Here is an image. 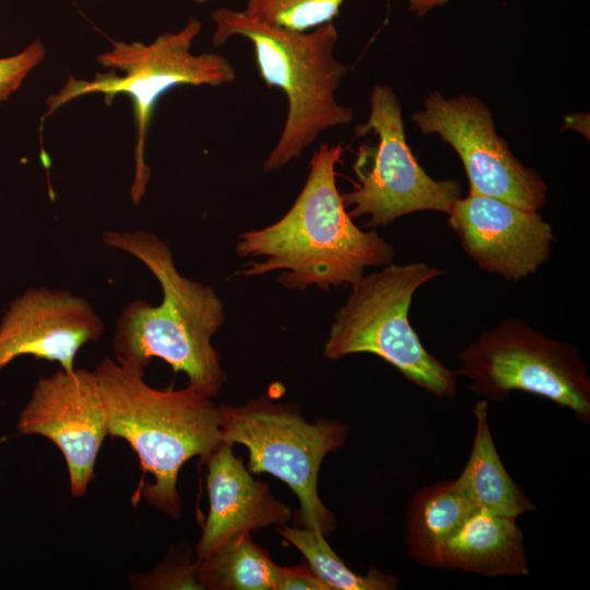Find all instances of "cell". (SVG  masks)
Wrapping results in <instances>:
<instances>
[{
    "instance_id": "obj_1",
    "label": "cell",
    "mask_w": 590,
    "mask_h": 590,
    "mask_svg": "<svg viewBox=\"0 0 590 590\" xmlns=\"http://www.w3.org/2000/svg\"><path fill=\"white\" fill-rule=\"evenodd\" d=\"M341 144L322 143L314 153L306 182L291 209L275 223L240 234V257H260L240 274L263 275L281 270L286 288L352 286L368 267L392 263L394 249L376 232L357 227L335 182Z\"/></svg>"
},
{
    "instance_id": "obj_2",
    "label": "cell",
    "mask_w": 590,
    "mask_h": 590,
    "mask_svg": "<svg viewBox=\"0 0 590 590\" xmlns=\"http://www.w3.org/2000/svg\"><path fill=\"white\" fill-rule=\"evenodd\" d=\"M105 246L140 260L156 278L162 300H133L120 312L113 338L116 359L141 369L161 358L188 378V386L215 397L226 382L213 335L225 321L224 304L215 291L179 273L173 253L157 235L144 231H107Z\"/></svg>"
},
{
    "instance_id": "obj_3",
    "label": "cell",
    "mask_w": 590,
    "mask_h": 590,
    "mask_svg": "<svg viewBox=\"0 0 590 590\" xmlns=\"http://www.w3.org/2000/svg\"><path fill=\"white\" fill-rule=\"evenodd\" d=\"M104 400L108 435L125 439L152 482L137 487L133 504L143 499L172 518L181 516L177 489L182 465L204 460L223 441L220 412L211 399L191 387L157 389L145 370L128 362L104 358L95 368Z\"/></svg>"
},
{
    "instance_id": "obj_4",
    "label": "cell",
    "mask_w": 590,
    "mask_h": 590,
    "mask_svg": "<svg viewBox=\"0 0 590 590\" xmlns=\"http://www.w3.org/2000/svg\"><path fill=\"white\" fill-rule=\"evenodd\" d=\"M212 17L213 46H221L234 36L247 38L253 46L261 79L286 97L285 123L263 163L264 172L298 158L320 132L353 119L352 109L340 105L334 96L347 68L333 55L338 40L333 23L309 32H292L226 8L213 11Z\"/></svg>"
},
{
    "instance_id": "obj_5",
    "label": "cell",
    "mask_w": 590,
    "mask_h": 590,
    "mask_svg": "<svg viewBox=\"0 0 590 590\" xmlns=\"http://www.w3.org/2000/svg\"><path fill=\"white\" fill-rule=\"evenodd\" d=\"M445 270L424 262L387 264L363 275L330 326L323 355L339 359L371 353L396 367L406 379L439 397L457 394L458 371L445 366L422 344L409 321L415 292Z\"/></svg>"
},
{
    "instance_id": "obj_6",
    "label": "cell",
    "mask_w": 590,
    "mask_h": 590,
    "mask_svg": "<svg viewBox=\"0 0 590 590\" xmlns=\"http://www.w3.org/2000/svg\"><path fill=\"white\" fill-rule=\"evenodd\" d=\"M200 31L201 22L191 17L180 31L164 33L151 44L113 40V48L97 57L103 67L113 71L97 73L91 81L69 76L58 93L46 101L47 115H51L67 103L87 94L102 93L107 103L118 94L131 98L137 140L130 197L135 205L145 194L150 180L145 142L161 96L178 85L219 86L236 79V71L225 57L191 52V45Z\"/></svg>"
},
{
    "instance_id": "obj_7",
    "label": "cell",
    "mask_w": 590,
    "mask_h": 590,
    "mask_svg": "<svg viewBox=\"0 0 590 590\" xmlns=\"http://www.w3.org/2000/svg\"><path fill=\"white\" fill-rule=\"evenodd\" d=\"M219 412L222 441L248 449L249 471L278 477L297 496L296 526L330 534L337 522L319 497L318 474L324 457L344 445L349 427L328 418L308 423L295 403L269 394L220 404Z\"/></svg>"
},
{
    "instance_id": "obj_8",
    "label": "cell",
    "mask_w": 590,
    "mask_h": 590,
    "mask_svg": "<svg viewBox=\"0 0 590 590\" xmlns=\"http://www.w3.org/2000/svg\"><path fill=\"white\" fill-rule=\"evenodd\" d=\"M468 389L502 402L511 391L543 397L590 423V377L578 349L519 318L482 332L457 355Z\"/></svg>"
},
{
    "instance_id": "obj_9",
    "label": "cell",
    "mask_w": 590,
    "mask_h": 590,
    "mask_svg": "<svg viewBox=\"0 0 590 590\" xmlns=\"http://www.w3.org/2000/svg\"><path fill=\"white\" fill-rule=\"evenodd\" d=\"M374 131L376 145L359 148L353 165L357 185L342 194L350 216H368L367 226H386L400 216L424 210L448 213L461 198L456 180H436L417 163L405 139L399 99L387 85H376L368 120L356 127Z\"/></svg>"
},
{
    "instance_id": "obj_10",
    "label": "cell",
    "mask_w": 590,
    "mask_h": 590,
    "mask_svg": "<svg viewBox=\"0 0 590 590\" xmlns=\"http://www.w3.org/2000/svg\"><path fill=\"white\" fill-rule=\"evenodd\" d=\"M413 120L423 133H436L453 148L464 166L471 192L532 211L545 205V182L516 158L497 134L488 108L477 98H445L434 92Z\"/></svg>"
},
{
    "instance_id": "obj_11",
    "label": "cell",
    "mask_w": 590,
    "mask_h": 590,
    "mask_svg": "<svg viewBox=\"0 0 590 590\" xmlns=\"http://www.w3.org/2000/svg\"><path fill=\"white\" fill-rule=\"evenodd\" d=\"M16 429L22 435L50 439L64 458L72 496H84L108 436L106 409L95 370L60 369L39 378L20 411Z\"/></svg>"
},
{
    "instance_id": "obj_12",
    "label": "cell",
    "mask_w": 590,
    "mask_h": 590,
    "mask_svg": "<svg viewBox=\"0 0 590 590\" xmlns=\"http://www.w3.org/2000/svg\"><path fill=\"white\" fill-rule=\"evenodd\" d=\"M447 215L464 251L486 272L517 282L550 259L555 236L538 211L469 191Z\"/></svg>"
},
{
    "instance_id": "obj_13",
    "label": "cell",
    "mask_w": 590,
    "mask_h": 590,
    "mask_svg": "<svg viewBox=\"0 0 590 590\" xmlns=\"http://www.w3.org/2000/svg\"><path fill=\"white\" fill-rule=\"evenodd\" d=\"M104 322L85 298L66 290L30 287L16 296L0 321V370L20 356L75 369L79 351L97 341Z\"/></svg>"
},
{
    "instance_id": "obj_14",
    "label": "cell",
    "mask_w": 590,
    "mask_h": 590,
    "mask_svg": "<svg viewBox=\"0 0 590 590\" xmlns=\"http://www.w3.org/2000/svg\"><path fill=\"white\" fill-rule=\"evenodd\" d=\"M204 461L210 509L196 547L198 560L237 534L292 519L291 508L272 495L266 482L252 477L233 445L222 442Z\"/></svg>"
},
{
    "instance_id": "obj_15",
    "label": "cell",
    "mask_w": 590,
    "mask_h": 590,
    "mask_svg": "<svg viewBox=\"0 0 590 590\" xmlns=\"http://www.w3.org/2000/svg\"><path fill=\"white\" fill-rule=\"evenodd\" d=\"M441 569L484 577L529 575L517 518L475 507L442 550Z\"/></svg>"
},
{
    "instance_id": "obj_16",
    "label": "cell",
    "mask_w": 590,
    "mask_h": 590,
    "mask_svg": "<svg viewBox=\"0 0 590 590\" xmlns=\"http://www.w3.org/2000/svg\"><path fill=\"white\" fill-rule=\"evenodd\" d=\"M488 401L476 402L473 413L475 433L469 459L456 479L465 497L475 507L515 517L535 510L523 489L505 469L492 436Z\"/></svg>"
},
{
    "instance_id": "obj_17",
    "label": "cell",
    "mask_w": 590,
    "mask_h": 590,
    "mask_svg": "<svg viewBox=\"0 0 590 590\" xmlns=\"http://www.w3.org/2000/svg\"><path fill=\"white\" fill-rule=\"evenodd\" d=\"M474 508L456 480L417 491L406 517L409 556L422 565L441 569L442 550L447 541Z\"/></svg>"
},
{
    "instance_id": "obj_18",
    "label": "cell",
    "mask_w": 590,
    "mask_h": 590,
    "mask_svg": "<svg viewBox=\"0 0 590 590\" xmlns=\"http://www.w3.org/2000/svg\"><path fill=\"white\" fill-rule=\"evenodd\" d=\"M279 565L244 532L198 560L201 589L274 590Z\"/></svg>"
},
{
    "instance_id": "obj_19",
    "label": "cell",
    "mask_w": 590,
    "mask_h": 590,
    "mask_svg": "<svg viewBox=\"0 0 590 590\" xmlns=\"http://www.w3.org/2000/svg\"><path fill=\"white\" fill-rule=\"evenodd\" d=\"M276 531L304 555L308 566L330 590H392L399 586L397 577L376 568L365 576L354 573L335 554L321 532L286 524L276 526Z\"/></svg>"
},
{
    "instance_id": "obj_20",
    "label": "cell",
    "mask_w": 590,
    "mask_h": 590,
    "mask_svg": "<svg viewBox=\"0 0 590 590\" xmlns=\"http://www.w3.org/2000/svg\"><path fill=\"white\" fill-rule=\"evenodd\" d=\"M414 4L417 0H411ZM428 8L436 0H420ZM344 0H248L245 10L250 17L292 32H309L332 23Z\"/></svg>"
},
{
    "instance_id": "obj_21",
    "label": "cell",
    "mask_w": 590,
    "mask_h": 590,
    "mask_svg": "<svg viewBox=\"0 0 590 590\" xmlns=\"http://www.w3.org/2000/svg\"><path fill=\"white\" fill-rule=\"evenodd\" d=\"M198 559L166 558L144 576L133 578L132 586L140 589H201L197 578Z\"/></svg>"
},
{
    "instance_id": "obj_22",
    "label": "cell",
    "mask_w": 590,
    "mask_h": 590,
    "mask_svg": "<svg viewBox=\"0 0 590 590\" xmlns=\"http://www.w3.org/2000/svg\"><path fill=\"white\" fill-rule=\"evenodd\" d=\"M45 56L46 48L37 38L20 52L0 58V103L7 101L21 86Z\"/></svg>"
},
{
    "instance_id": "obj_23",
    "label": "cell",
    "mask_w": 590,
    "mask_h": 590,
    "mask_svg": "<svg viewBox=\"0 0 590 590\" xmlns=\"http://www.w3.org/2000/svg\"><path fill=\"white\" fill-rule=\"evenodd\" d=\"M274 590H330V588L307 566H279Z\"/></svg>"
},
{
    "instance_id": "obj_24",
    "label": "cell",
    "mask_w": 590,
    "mask_h": 590,
    "mask_svg": "<svg viewBox=\"0 0 590 590\" xmlns=\"http://www.w3.org/2000/svg\"><path fill=\"white\" fill-rule=\"evenodd\" d=\"M196 3H204L206 1H212V0H193Z\"/></svg>"
},
{
    "instance_id": "obj_25",
    "label": "cell",
    "mask_w": 590,
    "mask_h": 590,
    "mask_svg": "<svg viewBox=\"0 0 590 590\" xmlns=\"http://www.w3.org/2000/svg\"><path fill=\"white\" fill-rule=\"evenodd\" d=\"M3 440H4V439H3V438H1V439H0V442H2Z\"/></svg>"
}]
</instances>
